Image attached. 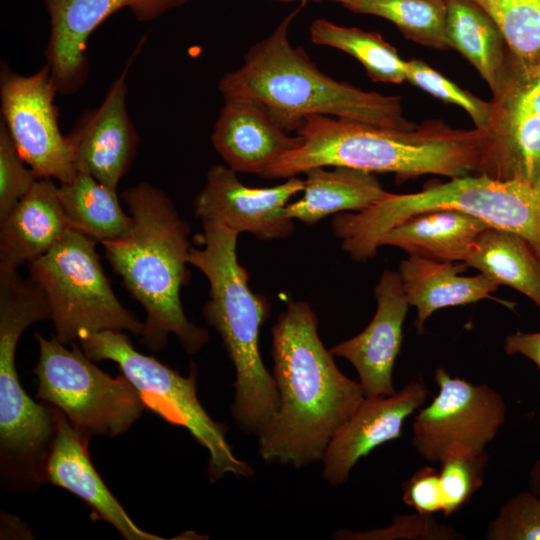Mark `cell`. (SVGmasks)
Instances as JSON below:
<instances>
[{"label": "cell", "instance_id": "obj_1", "mask_svg": "<svg viewBox=\"0 0 540 540\" xmlns=\"http://www.w3.org/2000/svg\"><path fill=\"white\" fill-rule=\"evenodd\" d=\"M273 377L279 409L258 437L267 463L296 469L321 461L335 434L365 398L361 384L337 367L310 305L291 300L272 327Z\"/></svg>", "mask_w": 540, "mask_h": 540}, {"label": "cell", "instance_id": "obj_2", "mask_svg": "<svg viewBox=\"0 0 540 540\" xmlns=\"http://www.w3.org/2000/svg\"><path fill=\"white\" fill-rule=\"evenodd\" d=\"M121 196L131 227L125 235L101 244L113 271L145 310L140 342L159 352L173 334L187 353L195 354L209 335L188 320L180 298L191 277L190 225L171 199L150 183L131 186Z\"/></svg>", "mask_w": 540, "mask_h": 540}, {"label": "cell", "instance_id": "obj_3", "mask_svg": "<svg viewBox=\"0 0 540 540\" xmlns=\"http://www.w3.org/2000/svg\"><path fill=\"white\" fill-rule=\"evenodd\" d=\"M296 134L302 138L301 146L283 156L264 178L287 179L329 166L394 173L399 180L424 174L456 178L476 174L479 163L478 129H455L437 119L398 130L311 115Z\"/></svg>", "mask_w": 540, "mask_h": 540}, {"label": "cell", "instance_id": "obj_4", "mask_svg": "<svg viewBox=\"0 0 540 540\" xmlns=\"http://www.w3.org/2000/svg\"><path fill=\"white\" fill-rule=\"evenodd\" d=\"M304 5L305 2L283 18L269 36L254 44L238 69L220 79L218 88L224 100L257 102L295 133L311 115L390 129H415L418 124L404 116L400 97L367 92L337 81L321 72L302 47L291 45L289 26Z\"/></svg>", "mask_w": 540, "mask_h": 540}, {"label": "cell", "instance_id": "obj_5", "mask_svg": "<svg viewBox=\"0 0 540 540\" xmlns=\"http://www.w3.org/2000/svg\"><path fill=\"white\" fill-rule=\"evenodd\" d=\"M189 264L209 282L203 307L206 322L220 335L235 369L232 417L245 434L257 438L274 419L280 405L273 374L261 357L259 334L270 315L266 296L254 293L237 256L239 233L214 220H201Z\"/></svg>", "mask_w": 540, "mask_h": 540}, {"label": "cell", "instance_id": "obj_6", "mask_svg": "<svg viewBox=\"0 0 540 540\" xmlns=\"http://www.w3.org/2000/svg\"><path fill=\"white\" fill-rule=\"evenodd\" d=\"M435 210H456L490 227L522 237L540 259V190L516 181L485 175L450 178L409 194L389 193L360 212H341L332 231L357 262L376 256L383 235L415 215Z\"/></svg>", "mask_w": 540, "mask_h": 540}, {"label": "cell", "instance_id": "obj_7", "mask_svg": "<svg viewBox=\"0 0 540 540\" xmlns=\"http://www.w3.org/2000/svg\"><path fill=\"white\" fill-rule=\"evenodd\" d=\"M51 318L42 289L18 271L0 270V474L5 489L27 491L45 482L55 434L54 409L23 389L15 364L22 333Z\"/></svg>", "mask_w": 540, "mask_h": 540}, {"label": "cell", "instance_id": "obj_8", "mask_svg": "<svg viewBox=\"0 0 540 540\" xmlns=\"http://www.w3.org/2000/svg\"><path fill=\"white\" fill-rule=\"evenodd\" d=\"M78 342L92 361L115 362L137 389L145 408L171 425L187 429L209 452L208 478L211 483L226 474L249 478L253 468L239 459L226 440L227 427L214 421L197 396V368L192 363L188 376L140 353L124 331L83 332Z\"/></svg>", "mask_w": 540, "mask_h": 540}, {"label": "cell", "instance_id": "obj_9", "mask_svg": "<svg viewBox=\"0 0 540 540\" xmlns=\"http://www.w3.org/2000/svg\"><path fill=\"white\" fill-rule=\"evenodd\" d=\"M97 241L69 229L48 252L28 263L44 292L56 338L73 344L83 332L127 331L140 336L143 322L112 290L96 251Z\"/></svg>", "mask_w": 540, "mask_h": 540}, {"label": "cell", "instance_id": "obj_10", "mask_svg": "<svg viewBox=\"0 0 540 540\" xmlns=\"http://www.w3.org/2000/svg\"><path fill=\"white\" fill-rule=\"evenodd\" d=\"M35 339L39 345L36 397L60 409L81 433L116 437L141 417L145 406L126 376L111 377L78 344L68 349L56 336L46 339L38 332Z\"/></svg>", "mask_w": 540, "mask_h": 540}, {"label": "cell", "instance_id": "obj_11", "mask_svg": "<svg viewBox=\"0 0 540 540\" xmlns=\"http://www.w3.org/2000/svg\"><path fill=\"white\" fill-rule=\"evenodd\" d=\"M438 393L421 407L412 423V444L427 462H439L450 449L483 452L506 421V403L486 384L475 385L452 377L443 367L435 370Z\"/></svg>", "mask_w": 540, "mask_h": 540}, {"label": "cell", "instance_id": "obj_12", "mask_svg": "<svg viewBox=\"0 0 540 540\" xmlns=\"http://www.w3.org/2000/svg\"><path fill=\"white\" fill-rule=\"evenodd\" d=\"M57 93L47 63L28 76L2 65V122L18 153L38 178L55 179L63 184L72 181L78 173L69 139L59 128L54 104Z\"/></svg>", "mask_w": 540, "mask_h": 540}, {"label": "cell", "instance_id": "obj_13", "mask_svg": "<svg viewBox=\"0 0 540 540\" xmlns=\"http://www.w3.org/2000/svg\"><path fill=\"white\" fill-rule=\"evenodd\" d=\"M236 174L222 164L209 169L206 183L194 199L195 216L261 240L290 237L295 225L286 216V207L303 191L304 180L294 176L273 187L257 188L244 185Z\"/></svg>", "mask_w": 540, "mask_h": 540}, {"label": "cell", "instance_id": "obj_14", "mask_svg": "<svg viewBox=\"0 0 540 540\" xmlns=\"http://www.w3.org/2000/svg\"><path fill=\"white\" fill-rule=\"evenodd\" d=\"M190 1L44 0L50 21L45 57L58 93H73L84 84L87 40L109 16L128 8L138 21L149 22Z\"/></svg>", "mask_w": 540, "mask_h": 540}, {"label": "cell", "instance_id": "obj_15", "mask_svg": "<svg viewBox=\"0 0 540 540\" xmlns=\"http://www.w3.org/2000/svg\"><path fill=\"white\" fill-rule=\"evenodd\" d=\"M145 38L133 51L103 102L97 108L86 110L67 135L77 173L88 174L115 189L130 169L140 141L127 112L126 80Z\"/></svg>", "mask_w": 540, "mask_h": 540}, {"label": "cell", "instance_id": "obj_16", "mask_svg": "<svg viewBox=\"0 0 540 540\" xmlns=\"http://www.w3.org/2000/svg\"><path fill=\"white\" fill-rule=\"evenodd\" d=\"M428 395L425 384L415 381L391 395L365 397L329 442L321 459L324 479L333 486L347 482L361 458L401 437L405 420L423 406Z\"/></svg>", "mask_w": 540, "mask_h": 540}, {"label": "cell", "instance_id": "obj_17", "mask_svg": "<svg viewBox=\"0 0 540 540\" xmlns=\"http://www.w3.org/2000/svg\"><path fill=\"white\" fill-rule=\"evenodd\" d=\"M376 312L368 326L351 339L330 349L355 368L365 397L387 396L396 392L393 368L400 353L403 324L408 312L401 277L386 270L375 287Z\"/></svg>", "mask_w": 540, "mask_h": 540}, {"label": "cell", "instance_id": "obj_18", "mask_svg": "<svg viewBox=\"0 0 540 540\" xmlns=\"http://www.w3.org/2000/svg\"><path fill=\"white\" fill-rule=\"evenodd\" d=\"M211 141L226 165L236 173L264 178L283 156L296 150L302 138L288 131L264 106L245 100H224Z\"/></svg>", "mask_w": 540, "mask_h": 540}, {"label": "cell", "instance_id": "obj_19", "mask_svg": "<svg viewBox=\"0 0 540 540\" xmlns=\"http://www.w3.org/2000/svg\"><path fill=\"white\" fill-rule=\"evenodd\" d=\"M53 409L55 434L46 460L45 482L82 499L126 540H163L133 522L91 462L88 452L91 437L77 430L60 409L54 406Z\"/></svg>", "mask_w": 540, "mask_h": 540}, {"label": "cell", "instance_id": "obj_20", "mask_svg": "<svg viewBox=\"0 0 540 540\" xmlns=\"http://www.w3.org/2000/svg\"><path fill=\"white\" fill-rule=\"evenodd\" d=\"M71 229L52 179H38L0 220V270L17 271L48 252Z\"/></svg>", "mask_w": 540, "mask_h": 540}, {"label": "cell", "instance_id": "obj_21", "mask_svg": "<svg viewBox=\"0 0 540 540\" xmlns=\"http://www.w3.org/2000/svg\"><path fill=\"white\" fill-rule=\"evenodd\" d=\"M469 267L465 262H444L419 256H409L399 264V275L410 306L417 309L415 327L423 333L424 323L437 310L466 305L485 298L499 284L480 273L461 276Z\"/></svg>", "mask_w": 540, "mask_h": 540}, {"label": "cell", "instance_id": "obj_22", "mask_svg": "<svg viewBox=\"0 0 540 540\" xmlns=\"http://www.w3.org/2000/svg\"><path fill=\"white\" fill-rule=\"evenodd\" d=\"M478 131L476 174L540 190V115L492 112L489 124Z\"/></svg>", "mask_w": 540, "mask_h": 540}, {"label": "cell", "instance_id": "obj_23", "mask_svg": "<svg viewBox=\"0 0 540 540\" xmlns=\"http://www.w3.org/2000/svg\"><path fill=\"white\" fill-rule=\"evenodd\" d=\"M488 227L482 220L456 210L415 215L383 235L381 246H394L409 256L444 262H465L479 235Z\"/></svg>", "mask_w": 540, "mask_h": 540}, {"label": "cell", "instance_id": "obj_24", "mask_svg": "<svg viewBox=\"0 0 540 540\" xmlns=\"http://www.w3.org/2000/svg\"><path fill=\"white\" fill-rule=\"evenodd\" d=\"M303 195L286 207V216L306 225L341 212L363 211L388 192L374 173L348 168L314 167L304 172Z\"/></svg>", "mask_w": 540, "mask_h": 540}, {"label": "cell", "instance_id": "obj_25", "mask_svg": "<svg viewBox=\"0 0 540 540\" xmlns=\"http://www.w3.org/2000/svg\"><path fill=\"white\" fill-rule=\"evenodd\" d=\"M446 33L452 49L466 58L493 92L510 49L492 18L474 0H445Z\"/></svg>", "mask_w": 540, "mask_h": 540}, {"label": "cell", "instance_id": "obj_26", "mask_svg": "<svg viewBox=\"0 0 540 540\" xmlns=\"http://www.w3.org/2000/svg\"><path fill=\"white\" fill-rule=\"evenodd\" d=\"M465 263L524 294L540 309V259L522 237L488 227Z\"/></svg>", "mask_w": 540, "mask_h": 540}, {"label": "cell", "instance_id": "obj_27", "mask_svg": "<svg viewBox=\"0 0 540 540\" xmlns=\"http://www.w3.org/2000/svg\"><path fill=\"white\" fill-rule=\"evenodd\" d=\"M58 194L71 229L97 242L117 239L131 227V216L122 209L117 189L88 174L78 173L61 184Z\"/></svg>", "mask_w": 540, "mask_h": 540}, {"label": "cell", "instance_id": "obj_28", "mask_svg": "<svg viewBox=\"0 0 540 540\" xmlns=\"http://www.w3.org/2000/svg\"><path fill=\"white\" fill-rule=\"evenodd\" d=\"M309 33L314 44L341 50L357 59L373 82L400 84L406 80V60L377 32L316 19Z\"/></svg>", "mask_w": 540, "mask_h": 540}, {"label": "cell", "instance_id": "obj_29", "mask_svg": "<svg viewBox=\"0 0 540 540\" xmlns=\"http://www.w3.org/2000/svg\"><path fill=\"white\" fill-rule=\"evenodd\" d=\"M342 6L392 22L405 38L430 48L450 50L445 0H344Z\"/></svg>", "mask_w": 540, "mask_h": 540}, {"label": "cell", "instance_id": "obj_30", "mask_svg": "<svg viewBox=\"0 0 540 540\" xmlns=\"http://www.w3.org/2000/svg\"><path fill=\"white\" fill-rule=\"evenodd\" d=\"M474 1L492 18L522 63H540V0Z\"/></svg>", "mask_w": 540, "mask_h": 540}, {"label": "cell", "instance_id": "obj_31", "mask_svg": "<svg viewBox=\"0 0 540 540\" xmlns=\"http://www.w3.org/2000/svg\"><path fill=\"white\" fill-rule=\"evenodd\" d=\"M443 491L444 516H451L467 504L478 491L485 477L489 455L461 447L448 450L439 460Z\"/></svg>", "mask_w": 540, "mask_h": 540}, {"label": "cell", "instance_id": "obj_32", "mask_svg": "<svg viewBox=\"0 0 540 540\" xmlns=\"http://www.w3.org/2000/svg\"><path fill=\"white\" fill-rule=\"evenodd\" d=\"M492 112L540 115V63H522L511 51L496 89Z\"/></svg>", "mask_w": 540, "mask_h": 540}, {"label": "cell", "instance_id": "obj_33", "mask_svg": "<svg viewBox=\"0 0 540 540\" xmlns=\"http://www.w3.org/2000/svg\"><path fill=\"white\" fill-rule=\"evenodd\" d=\"M406 80L432 96L464 109L476 129H484L489 124L492 115L491 102H486L460 88L424 61L406 60Z\"/></svg>", "mask_w": 540, "mask_h": 540}, {"label": "cell", "instance_id": "obj_34", "mask_svg": "<svg viewBox=\"0 0 540 540\" xmlns=\"http://www.w3.org/2000/svg\"><path fill=\"white\" fill-rule=\"evenodd\" d=\"M333 539L340 540H462L465 536L454 527L439 523L434 515L415 512L395 515L384 528L337 530Z\"/></svg>", "mask_w": 540, "mask_h": 540}, {"label": "cell", "instance_id": "obj_35", "mask_svg": "<svg viewBox=\"0 0 540 540\" xmlns=\"http://www.w3.org/2000/svg\"><path fill=\"white\" fill-rule=\"evenodd\" d=\"M487 540H540V497L530 490L510 497L488 523Z\"/></svg>", "mask_w": 540, "mask_h": 540}, {"label": "cell", "instance_id": "obj_36", "mask_svg": "<svg viewBox=\"0 0 540 540\" xmlns=\"http://www.w3.org/2000/svg\"><path fill=\"white\" fill-rule=\"evenodd\" d=\"M18 153L3 122L0 125V220L39 179Z\"/></svg>", "mask_w": 540, "mask_h": 540}, {"label": "cell", "instance_id": "obj_37", "mask_svg": "<svg viewBox=\"0 0 540 540\" xmlns=\"http://www.w3.org/2000/svg\"><path fill=\"white\" fill-rule=\"evenodd\" d=\"M403 502L420 514L442 512L444 498L439 470L430 465L417 469L402 485Z\"/></svg>", "mask_w": 540, "mask_h": 540}, {"label": "cell", "instance_id": "obj_38", "mask_svg": "<svg viewBox=\"0 0 540 540\" xmlns=\"http://www.w3.org/2000/svg\"><path fill=\"white\" fill-rule=\"evenodd\" d=\"M503 349L506 354H519L528 358L540 371V331L510 334L505 338Z\"/></svg>", "mask_w": 540, "mask_h": 540}, {"label": "cell", "instance_id": "obj_39", "mask_svg": "<svg viewBox=\"0 0 540 540\" xmlns=\"http://www.w3.org/2000/svg\"><path fill=\"white\" fill-rule=\"evenodd\" d=\"M528 490L540 497V453L529 471Z\"/></svg>", "mask_w": 540, "mask_h": 540}, {"label": "cell", "instance_id": "obj_40", "mask_svg": "<svg viewBox=\"0 0 540 540\" xmlns=\"http://www.w3.org/2000/svg\"><path fill=\"white\" fill-rule=\"evenodd\" d=\"M279 1H294V0H279ZM302 1H306V0H302ZM312 1L320 2L323 0H312ZM329 1H334V2L340 3L341 5L344 2V0H329Z\"/></svg>", "mask_w": 540, "mask_h": 540}]
</instances>
